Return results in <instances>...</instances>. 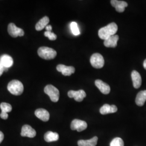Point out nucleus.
Instances as JSON below:
<instances>
[{"instance_id":"nucleus-29","label":"nucleus","mask_w":146,"mask_h":146,"mask_svg":"<svg viewBox=\"0 0 146 146\" xmlns=\"http://www.w3.org/2000/svg\"><path fill=\"white\" fill-rule=\"evenodd\" d=\"M46 29L47 30V31H51L52 30V27L51 25H48L46 27Z\"/></svg>"},{"instance_id":"nucleus-3","label":"nucleus","mask_w":146,"mask_h":146,"mask_svg":"<svg viewBox=\"0 0 146 146\" xmlns=\"http://www.w3.org/2000/svg\"><path fill=\"white\" fill-rule=\"evenodd\" d=\"M38 56L45 60H52L57 55L56 52L51 48L47 47H40L37 51Z\"/></svg>"},{"instance_id":"nucleus-5","label":"nucleus","mask_w":146,"mask_h":146,"mask_svg":"<svg viewBox=\"0 0 146 146\" xmlns=\"http://www.w3.org/2000/svg\"><path fill=\"white\" fill-rule=\"evenodd\" d=\"M90 63L95 68H102L104 64V60L102 55L99 53H95L90 58Z\"/></svg>"},{"instance_id":"nucleus-30","label":"nucleus","mask_w":146,"mask_h":146,"mask_svg":"<svg viewBox=\"0 0 146 146\" xmlns=\"http://www.w3.org/2000/svg\"><path fill=\"white\" fill-rule=\"evenodd\" d=\"M143 67L146 70V59L143 62Z\"/></svg>"},{"instance_id":"nucleus-14","label":"nucleus","mask_w":146,"mask_h":146,"mask_svg":"<svg viewBox=\"0 0 146 146\" xmlns=\"http://www.w3.org/2000/svg\"><path fill=\"white\" fill-rule=\"evenodd\" d=\"M117 111V108L115 105L105 104L100 108V112L102 115H106L110 113H114Z\"/></svg>"},{"instance_id":"nucleus-10","label":"nucleus","mask_w":146,"mask_h":146,"mask_svg":"<svg viewBox=\"0 0 146 146\" xmlns=\"http://www.w3.org/2000/svg\"><path fill=\"white\" fill-rule=\"evenodd\" d=\"M56 69L64 76H70L75 72V69L74 67L67 66L64 64H58L56 67Z\"/></svg>"},{"instance_id":"nucleus-9","label":"nucleus","mask_w":146,"mask_h":146,"mask_svg":"<svg viewBox=\"0 0 146 146\" xmlns=\"http://www.w3.org/2000/svg\"><path fill=\"white\" fill-rule=\"evenodd\" d=\"M36 135V132L31 125H25L22 128L21 135L23 137H28L33 138Z\"/></svg>"},{"instance_id":"nucleus-18","label":"nucleus","mask_w":146,"mask_h":146,"mask_svg":"<svg viewBox=\"0 0 146 146\" xmlns=\"http://www.w3.org/2000/svg\"><path fill=\"white\" fill-rule=\"evenodd\" d=\"M98 141V137L97 136H94L92 139L84 140H81L78 142V146H96Z\"/></svg>"},{"instance_id":"nucleus-11","label":"nucleus","mask_w":146,"mask_h":146,"mask_svg":"<svg viewBox=\"0 0 146 146\" xmlns=\"http://www.w3.org/2000/svg\"><path fill=\"white\" fill-rule=\"evenodd\" d=\"M111 5L114 7L116 11L122 13L125 11V8L128 6V3L123 1L111 0L110 1Z\"/></svg>"},{"instance_id":"nucleus-16","label":"nucleus","mask_w":146,"mask_h":146,"mask_svg":"<svg viewBox=\"0 0 146 146\" xmlns=\"http://www.w3.org/2000/svg\"><path fill=\"white\" fill-rule=\"evenodd\" d=\"M131 78L134 87L136 89L139 88L142 84L141 75L136 70H133L131 73Z\"/></svg>"},{"instance_id":"nucleus-2","label":"nucleus","mask_w":146,"mask_h":146,"mask_svg":"<svg viewBox=\"0 0 146 146\" xmlns=\"http://www.w3.org/2000/svg\"><path fill=\"white\" fill-rule=\"evenodd\" d=\"M7 88L11 94L14 95H20L22 94L24 87L22 82L19 80H12L8 84Z\"/></svg>"},{"instance_id":"nucleus-6","label":"nucleus","mask_w":146,"mask_h":146,"mask_svg":"<svg viewBox=\"0 0 146 146\" xmlns=\"http://www.w3.org/2000/svg\"><path fill=\"white\" fill-rule=\"evenodd\" d=\"M8 31L11 36L17 37L23 36L25 34L23 30L16 26L14 23H11L8 26Z\"/></svg>"},{"instance_id":"nucleus-7","label":"nucleus","mask_w":146,"mask_h":146,"mask_svg":"<svg viewBox=\"0 0 146 146\" xmlns=\"http://www.w3.org/2000/svg\"><path fill=\"white\" fill-rule=\"evenodd\" d=\"M87 123L82 120L74 119L71 123L70 128L73 131H77L78 132L85 130L87 128Z\"/></svg>"},{"instance_id":"nucleus-27","label":"nucleus","mask_w":146,"mask_h":146,"mask_svg":"<svg viewBox=\"0 0 146 146\" xmlns=\"http://www.w3.org/2000/svg\"><path fill=\"white\" fill-rule=\"evenodd\" d=\"M5 70V68L2 65V64L0 62V76L2 75V74L3 73V72Z\"/></svg>"},{"instance_id":"nucleus-17","label":"nucleus","mask_w":146,"mask_h":146,"mask_svg":"<svg viewBox=\"0 0 146 146\" xmlns=\"http://www.w3.org/2000/svg\"><path fill=\"white\" fill-rule=\"evenodd\" d=\"M119 36L117 35H113L104 40V46L108 48H115L117 46V41L119 40Z\"/></svg>"},{"instance_id":"nucleus-1","label":"nucleus","mask_w":146,"mask_h":146,"mask_svg":"<svg viewBox=\"0 0 146 146\" xmlns=\"http://www.w3.org/2000/svg\"><path fill=\"white\" fill-rule=\"evenodd\" d=\"M118 27L117 25L114 23H110L107 26L100 28L99 31V36L102 40H105L110 36L115 35L117 31Z\"/></svg>"},{"instance_id":"nucleus-20","label":"nucleus","mask_w":146,"mask_h":146,"mask_svg":"<svg viewBox=\"0 0 146 146\" xmlns=\"http://www.w3.org/2000/svg\"><path fill=\"white\" fill-rule=\"evenodd\" d=\"M44 140L47 142H51L58 141L59 139V135L57 133L52 132L51 131H47L44 136Z\"/></svg>"},{"instance_id":"nucleus-13","label":"nucleus","mask_w":146,"mask_h":146,"mask_svg":"<svg viewBox=\"0 0 146 146\" xmlns=\"http://www.w3.org/2000/svg\"><path fill=\"white\" fill-rule=\"evenodd\" d=\"M0 62L2 65L4 67L5 69H7L11 67L14 63L13 59L11 56L4 54L0 57Z\"/></svg>"},{"instance_id":"nucleus-26","label":"nucleus","mask_w":146,"mask_h":146,"mask_svg":"<svg viewBox=\"0 0 146 146\" xmlns=\"http://www.w3.org/2000/svg\"><path fill=\"white\" fill-rule=\"evenodd\" d=\"M0 117L3 119V120H6L8 118V113H4V112H2L0 114Z\"/></svg>"},{"instance_id":"nucleus-12","label":"nucleus","mask_w":146,"mask_h":146,"mask_svg":"<svg viewBox=\"0 0 146 146\" xmlns=\"http://www.w3.org/2000/svg\"><path fill=\"white\" fill-rule=\"evenodd\" d=\"M95 86L98 88L102 94H108L110 92V87L108 84L103 82L101 80H96L95 81Z\"/></svg>"},{"instance_id":"nucleus-19","label":"nucleus","mask_w":146,"mask_h":146,"mask_svg":"<svg viewBox=\"0 0 146 146\" xmlns=\"http://www.w3.org/2000/svg\"><path fill=\"white\" fill-rule=\"evenodd\" d=\"M146 101V90L140 92L136 96L135 102L138 106H143Z\"/></svg>"},{"instance_id":"nucleus-21","label":"nucleus","mask_w":146,"mask_h":146,"mask_svg":"<svg viewBox=\"0 0 146 146\" xmlns=\"http://www.w3.org/2000/svg\"><path fill=\"white\" fill-rule=\"evenodd\" d=\"M49 19L47 16H44L38 21L35 26V29L37 31H40L48 25Z\"/></svg>"},{"instance_id":"nucleus-28","label":"nucleus","mask_w":146,"mask_h":146,"mask_svg":"<svg viewBox=\"0 0 146 146\" xmlns=\"http://www.w3.org/2000/svg\"><path fill=\"white\" fill-rule=\"evenodd\" d=\"M4 139V134L3 133L0 131V143L2 142Z\"/></svg>"},{"instance_id":"nucleus-24","label":"nucleus","mask_w":146,"mask_h":146,"mask_svg":"<svg viewBox=\"0 0 146 146\" xmlns=\"http://www.w3.org/2000/svg\"><path fill=\"white\" fill-rule=\"evenodd\" d=\"M70 29H71V31H72L73 34L74 35H78L80 34V31H79V29H78V25L76 23V22H73L71 23L70 24Z\"/></svg>"},{"instance_id":"nucleus-25","label":"nucleus","mask_w":146,"mask_h":146,"mask_svg":"<svg viewBox=\"0 0 146 146\" xmlns=\"http://www.w3.org/2000/svg\"><path fill=\"white\" fill-rule=\"evenodd\" d=\"M44 36L47 37L50 40H52V41H54L57 38L56 35L52 31H46L44 32Z\"/></svg>"},{"instance_id":"nucleus-8","label":"nucleus","mask_w":146,"mask_h":146,"mask_svg":"<svg viewBox=\"0 0 146 146\" xmlns=\"http://www.w3.org/2000/svg\"><path fill=\"white\" fill-rule=\"evenodd\" d=\"M68 96L70 98H74L77 102H81L86 96V93L84 90H79L78 91L70 90L68 93Z\"/></svg>"},{"instance_id":"nucleus-4","label":"nucleus","mask_w":146,"mask_h":146,"mask_svg":"<svg viewBox=\"0 0 146 146\" xmlns=\"http://www.w3.org/2000/svg\"><path fill=\"white\" fill-rule=\"evenodd\" d=\"M44 93L47 94L51 101L54 102H57L60 97L59 90L52 84H48L44 89Z\"/></svg>"},{"instance_id":"nucleus-22","label":"nucleus","mask_w":146,"mask_h":146,"mask_svg":"<svg viewBox=\"0 0 146 146\" xmlns=\"http://www.w3.org/2000/svg\"><path fill=\"white\" fill-rule=\"evenodd\" d=\"M0 108L2 110V112L4 113H9L12 110V107L11 104L5 102H2L0 104Z\"/></svg>"},{"instance_id":"nucleus-15","label":"nucleus","mask_w":146,"mask_h":146,"mask_svg":"<svg viewBox=\"0 0 146 146\" xmlns=\"http://www.w3.org/2000/svg\"><path fill=\"white\" fill-rule=\"evenodd\" d=\"M35 114L37 118L44 122H47L49 120L50 115L47 110L42 108L37 109L35 111Z\"/></svg>"},{"instance_id":"nucleus-23","label":"nucleus","mask_w":146,"mask_h":146,"mask_svg":"<svg viewBox=\"0 0 146 146\" xmlns=\"http://www.w3.org/2000/svg\"><path fill=\"white\" fill-rule=\"evenodd\" d=\"M110 146H124V142L120 137H116L111 141Z\"/></svg>"}]
</instances>
